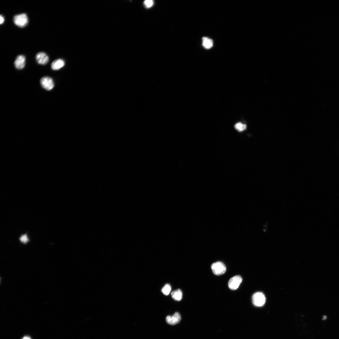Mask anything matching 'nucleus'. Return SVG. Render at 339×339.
Returning a JSON list of instances; mask_svg holds the SVG:
<instances>
[{
    "label": "nucleus",
    "mask_w": 339,
    "mask_h": 339,
    "mask_svg": "<svg viewBox=\"0 0 339 339\" xmlns=\"http://www.w3.org/2000/svg\"><path fill=\"white\" fill-rule=\"evenodd\" d=\"M13 22L16 25L20 27H24L28 22V18L25 14H20L14 17Z\"/></svg>",
    "instance_id": "nucleus-1"
},
{
    "label": "nucleus",
    "mask_w": 339,
    "mask_h": 339,
    "mask_svg": "<svg viewBox=\"0 0 339 339\" xmlns=\"http://www.w3.org/2000/svg\"><path fill=\"white\" fill-rule=\"evenodd\" d=\"M211 268L214 274L216 275L224 274L226 270L225 265L221 262L214 263L211 266Z\"/></svg>",
    "instance_id": "nucleus-2"
},
{
    "label": "nucleus",
    "mask_w": 339,
    "mask_h": 339,
    "mask_svg": "<svg viewBox=\"0 0 339 339\" xmlns=\"http://www.w3.org/2000/svg\"><path fill=\"white\" fill-rule=\"evenodd\" d=\"M252 301L254 305L256 306H263L266 302V298L263 293L257 292L254 294L252 297Z\"/></svg>",
    "instance_id": "nucleus-3"
},
{
    "label": "nucleus",
    "mask_w": 339,
    "mask_h": 339,
    "mask_svg": "<svg viewBox=\"0 0 339 339\" xmlns=\"http://www.w3.org/2000/svg\"><path fill=\"white\" fill-rule=\"evenodd\" d=\"M243 281V278L240 275H237L231 278L228 282V285L231 290H237Z\"/></svg>",
    "instance_id": "nucleus-4"
},
{
    "label": "nucleus",
    "mask_w": 339,
    "mask_h": 339,
    "mask_svg": "<svg viewBox=\"0 0 339 339\" xmlns=\"http://www.w3.org/2000/svg\"><path fill=\"white\" fill-rule=\"evenodd\" d=\"M41 84L42 87L47 91L51 90L54 86L53 79L48 77H45L41 79Z\"/></svg>",
    "instance_id": "nucleus-5"
},
{
    "label": "nucleus",
    "mask_w": 339,
    "mask_h": 339,
    "mask_svg": "<svg viewBox=\"0 0 339 339\" xmlns=\"http://www.w3.org/2000/svg\"><path fill=\"white\" fill-rule=\"evenodd\" d=\"M181 319L180 314L176 312L172 316H167L166 318V321L168 324L174 325L178 323Z\"/></svg>",
    "instance_id": "nucleus-6"
},
{
    "label": "nucleus",
    "mask_w": 339,
    "mask_h": 339,
    "mask_svg": "<svg viewBox=\"0 0 339 339\" xmlns=\"http://www.w3.org/2000/svg\"><path fill=\"white\" fill-rule=\"evenodd\" d=\"M36 58L37 63L41 65L46 64L49 61V57L43 52L38 53L36 55Z\"/></svg>",
    "instance_id": "nucleus-7"
},
{
    "label": "nucleus",
    "mask_w": 339,
    "mask_h": 339,
    "mask_svg": "<svg viewBox=\"0 0 339 339\" xmlns=\"http://www.w3.org/2000/svg\"><path fill=\"white\" fill-rule=\"evenodd\" d=\"M26 58L22 55H20L17 57L15 61V66L17 69L21 70L25 66Z\"/></svg>",
    "instance_id": "nucleus-8"
},
{
    "label": "nucleus",
    "mask_w": 339,
    "mask_h": 339,
    "mask_svg": "<svg viewBox=\"0 0 339 339\" xmlns=\"http://www.w3.org/2000/svg\"><path fill=\"white\" fill-rule=\"evenodd\" d=\"M65 62L62 59H58L54 61L51 64V68L53 70L57 71L64 66Z\"/></svg>",
    "instance_id": "nucleus-9"
},
{
    "label": "nucleus",
    "mask_w": 339,
    "mask_h": 339,
    "mask_svg": "<svg viewBox=\"0 0 339 339\" xmlns=\"http://www.w3.org/2000/svg\"><path fill=\"white\" fill-rule=\"evenodd\" d=\"M202 40V46L205 49H209L213 47V41L210 38L206 37H203Z\"/></svg>",
    "instance_id": "nucleus-10"
},
{
    "label": "nucleus",
    "mask_w": 339,
    "mask_h": 339,
    "mask_svg": "<svg viewBox=\"0 0 339 339\" xmlns=\"http://www.w3.org/2000/svg\"><path fill=\"white\" fill-rule=\"evenodd\" d=\"M171 296L173 299L178 301H180L182 297V292L180 289L174 290L171 293Z\"/></svg>",
    "instance_id": "nucleus-11"
},
{
    "label": "nucleus",
    "mask_w": 339,
    "mask_h": 339,
    "mask_svg": "<svg viewBox=\"0 0 339 339\" xmlns=\"http://www.w3.org/2000/svg\"><path fill=\"white\" fill-rule=\"evenodd\" d=\"M171 287L169 284H166L161 289V292L164 295L168 296L170 293Z\"/></svg>",
    "instance_id": "nucleus-12"
},
{
    "label": "nucleus",
    "mask_w": 339,
    "mask_h": 339,
    "mask_svg": "<svg viewBox=\"0 0 339 339\" xmlns=\"http://www.w3.org/2000/svg\"><path fill=\"white\" fill-rule=\"evenodd\" d=\"M235 129L239 132H241L246 129L247 125L246 124H243L241 123H239L236 124L235 126Z\"/></svg>",
    "instance_id": "nucleus-13"
},
{
    "label": "nucleus",
    "mask_w": 339,
    "mask_h": 339,
    "mask_svg": "<svg viewBox=\"0 0 339 339\" xmlns=\"http://www.w3.org/2000/svg\"><path fill=\"white\" fill-rule=\"evenodd\" d=\"M144 5L146 8H150L154 4V1L152 0H146L144 2Z\"/></svg>",
    "instance_id": "nucleus-14"
},
{
    "label": "nucleus",
    "mask_w": 339,
    "mask_h": 339,
    "mask_svg": "<svg viewBox=\"0 0 339 339\" xmlns=\"http://www.w3.org/2000/svg\"><path fill=\"white\" fill-rule=\"evenodd\" d=\"M20 240L22 243H26L28 241V238L26 235H23L21 237Z\"/></svg>",
    "instance_id": "nucleus-15"
},
{
    "label": "nucleus",
    "mask_w": 339,
    "mask_h": 339,
    "mask_svg": "<svg viewBox=\"0 0 339 339\" xmlns=\"http://www.w3.org/2000/svg\"><path fill=\"white\" fill-rule=\"evenodd\" d=\"M0 20H0V23L1 24H3L5 21L4 17L2 15H1V16H0Z\"/></svg>",
    "instance_id": "nucleus-16"
},
{
    "label": "nucleus",
    "mask_w": 339,
    "mask_h": 339,
    "mask_svg": "<svg viewBox=\"0 0 339 339\" xmlns=\"http://www.w3.org/2000/svg\"><path fill=\"white\" fill-rule=\"evenodd\" d=\"M22 339H31V338L29 337L25 336L23 337Z\"/></svg>",
    "instance_id": "nucleus-17"
}]
</instances>
